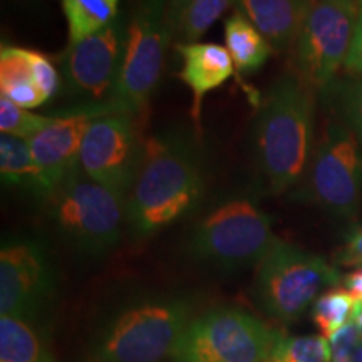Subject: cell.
Here are the masks:
<instances>
[{
  "label": "cell",
  "mask_w": 362,
  "mask_h": 362,
  "mask_svg": "<svg viewBox=\"0 0 362 362\" xmlns=\"http://www.w3.org/2000/svg\"><path fill=\"white\" fill-rule=\"evenodd\" d=\"M344 67H346V71L349 72L352 78H362V8L359 22H357L354 40H352V47Z\"/></svg>",
  "instance_id": "obj_29"
},
{
  "label": "cell",
  "mask_w": 362,
  "mask_h": 362,
  "mask_svg": "<svg viewBox=\"0 0 362 362\" xmlns=\"http://www.w3.org/2000/svg\"><path fill=\"white\" fill-rule=\"evenodd\" d=\"M121 0H62L69 44L101 33L119 17Z\"/></svg>",
  "instance_id": "obj_20"
},
{
  "label": "cell",
  "mask_w": 362,
  "mask_h": 362,
  "mask_svg": "<svg viewBox=\"0 0 362 362\" xmlns=\"http://www.w3.org/2000/svg\"><path fill=\"white\" fill-rule=\"evenodd\" d=\"M126 24V16H119L101 33L69 44L62 52L59 59L62 93L78 101L76 106H98L107 111L106 104L123 64Z\"/></svg>",
  "instance_id": "obj_10"
},
{
  "label": "cell",
  "mask_w": 362,
  "mask_h": 362,
  "mask_svg": "<svg viewBox=\"0 0 362 362\" xmlns=\"http://www.w3.org/2000/svg\"><path fill=\"white\" fill-rule=\"evenodd\" d=\"M344 284H346L347 291H349L357 300L362 302V269L347 275V277L344 279Z\"/></svg>",
  "instance_id": "obj_30"
},
{
  "label": "cell",
  "mask_w": 362,
  "mask_h": 362,
  "mask_svg": "<svg viewBox=\"0 0 362 362\" xmlns=\"http://www.w3.org/2000/svg\"><path fill=\"white\" fill-rule=\"evenodd\" d=\"M0 176L6 187L25 189L47 200V185L33 155L29 141L11 134L0 136Z\"/></svg>",
  "instance_id": "obj_18"
},
{
  "label": "cell",
  "mask_w": 362,
  "mask_h": 362,
  "mask_svg": "<svg viewBox=\"0 0 362 362\" xmlns=\"http://www.w3.org/2000/svg\"><path fill=\"white\" fill-rule=\"evenodd\" d=\"M352 322L356 324L357 330H359V332H361V336H362V302H361V304H359V307H357V310H356V315H354V320H352Z\"/></svg>",
  "instance_id": "obj_32"
},
{
  "label": "cell",
  "mask_w": 362,
  "mask_h": 362,
  "mask_svg": "<svg viewBox=\"0 0 362 362\" xmlns=\"http://www.w3.org/2000/svg\"><path fill=\"white\" fill-rule=\"evenodd\" d=\"M106 112L98 106H74L52 115V123L30 139V149L51 194L79 163L81 144L89 124Z\"/></svg>",
  "instance_id": "obj_14"
},
{
  "label": "cell",
  "mask_w": 362,
  "mask_h": 362,
  "mask_svg": "<svg viewBox=\"0 0 362 362\" xmlns=\"http://www.w3.org/2000/svg\"><path fill=\"white\" fill-rule=\"evenodd\" d=\"M309 194L341 218H354L362 202V148L346 123L324 129L309 168Z\"/></svg>",
  "instance_id": "obj_11"
},
{
  "label": "cell",
  "mask_w": 362,
  "mask_h": 362,
  "mask_svg": "<svg viewBox=\"0 0 362 362\" xmlns=\"http://www.w3.org/2000/svg\"><path fill=\"white\" fill-rule=\"evenodd\" d=\"M225 47L232 56L235 69L242 74L262 69L274 52L269 40L240 11L225 21Z\"/></svg>",
  "instance_id": "obj_19"
},
{
  "label": "cell",
  "mask_w": 362,
  "mask_h": 362,
  "mask_svg": "<svg viewBox=\"0 0 362 362\" xmlns=\"http://www.w3.org/2000/svg\"><path fill=\"white\" fill-rule=\"evenodd\" d=\"M19 2H22V0H19Z\"/></svg>",
  "instance_id": "obj_35"
},
{
  "label": "cell",
  "mask_w": 362,
  "mask_h": 362,
  "mask_svg": "<svg viewBox=\"0 0 362 362\" xmlns=\"http://www.w3.org/2000/svg\"><path fill=\"white\" fill-rule=\"evenodd\" d=\"M361 11L357 0L312 4L293 44V72L310 89H324L346 64Z\"/></svg>",
  "instance_id": "obj_8"
},
{
  "label": "cell",
  "mask_w": 362,
  "mask_h": 362,
  "mask_svg": "<svg viewBox=\"0 0 362 362\" xmlns=\"http://www.w3.org/2000/svg\"><path fill=\"white\" fill-rule=\"evenodd\" d=\"M189 2H192V0H170V17H171V24H173V29L176 22L180 19L181 12L187 8Z\"/></svg>",
  "instance_id": "obj_31"
},
{
  "label": "cell",
  "mask_w": 362,
  "mask_h": 362,
  "mask_svg": "<svg viewBox=\"0 0 362 362\" xmlns=\"http://www.w3.org/2000/svg\"><path fill=\"white\" fill-rule=\"evenodd\" d=\"M337 264L344 267H362V226H356L347 235L346 243L337 253Z\"/></svg>",
  "instance_id": "obj_28"
},
{
  "label": "cell",
  "mask_w": 362,
  "mask_h": 362,
  "mask_svg": "<svg viewBox=\"0 0 362 362\" xmlns=\"http://www.w3.org/2000/svg\"><path fill=\"white\" fill-rule=\"evenodd\" d=\"M52 291L47 257L29 240L8 242L0 252V314L29 319Z\"/></svg>",
  "instance_id": "obj_13"
},
{
  "label": "cell",
  "mask_w": 362,
  "mask_h": 362,
  "mask_svg": "<svg viewBox=\"0 0 362 362\" xmlns=\"http://www.w3.org/2000/svg\"><path fill=\"white\" fill-rule=\"evenodd\" d=\"M181 57L178 78L192 90V117L200 131L202 106L206 94L214 93L233 76L235 64L226 47L211 42H183L176 45Z\"/></svg>",
  "instance_id": "obj_16"
},
{
  "label": "cell",
  "mask_w": 362,
  "mask_h": 362,
  "mask_svg": "<svg viewBox=\"0 0 362 362\" xmlns=\"http://www.w3.org/2000/svg\"><path fill=\"white\" fill-rule=\"evenodd\" d=\"M282 336L240 309H214L192 320L173 362H269Z\"/></svg>",
  "instance_id": "obj_7"
},
{
  "label": "cell",
  "mask_w": 362,
  "mask_h": 362,
  "mask_svg": "<svg viewBox=\"0 0 362 362\" xmlns=\"http://www.w3.org/2000/svg\"><path fill=\"white\" fill-rule=\"evenodd\" d=\"M361 302L347 288H330L314 302L312 317L325 339L354 320Z\"/></svg>",
  "instance_id": "obj_22"
},
{
  "label": "cell",
  "mask_w": 362,
  "mask_h": 362,
  "mask_svg": "<svg viewBox=\"0 0 362 362\" xmlns=\"http://www.w3.org/2000/svg\"><path fill=\"white\" fill-rule=\"evenodd\" d=\"M54 121V116L35 115L29 110L19 107L17 104L0 96V129L2 134H11L16 138L30 141L34 136L44 131Z\"/></svg>",
  "instance_id": "obj_25"
},
{
  "label": "cell",
  "mask_w": 362,
  "mask_h": 362,
  "mask_svg": "<svg viewBox=\"0 0 362 362\" xmlns=\"http://www.w3.org/2000/svg\"><path fill=\"white\" fill-rule=\"evenodd\" d=\"M119 78L107 101L110 112L141 117L160 84L171 35L170 0H131Z\"/></svg>",
  "instance_id": "obj_3"
},
{
  "label": "cell",
  "mask_w": 362,
  "mask_h": 362,
  "mask_svg": "<svg viewBox=\"0 0 362 362\" xmlns=\"http://www.w3.org/2000/svg\"><path fill=\"white\" fill-rule=\"evenodd\" d=\"M136 119L124 112L98 116L86 131L79 151L84 173L124 203L138 176L144 148Z\"/></svg>",
  "instance_id": "obj_12"
},
{
  "label": "cell",
  "mask_w": 362,
  "mask_h": 362,
  "mask_svg": "<svg viewBox=\"0 0 362 362\" xmlns=\"http://www.w3.org/2000/svg\"><path fill=\"white\" fill-rule=\"evenodd\" d=\"M357 2H359V4H361V6H362V0H357Z\"/></svg>",
  "instance_id": "obj_34"
},
{
  "label": "cell",
  "mask_w": 362,
  "mask_h": 362,
  "mask_svg": "<svg viewBox=\"0 0 362 362\" xmlns=\"http://www.w3.org/2000/svg\"><path fill=\"white\" fill-rule=\"evenodd\" d=\"M341 280L322 257L279 240L257 265L255 292L267 314L288 322Z\"/></svg>",
  "instance_id": "obj_6"
},
{
  "label": "cell",
  "mask_w": 362,
  "mask_h": 362,
  "mask_svg": "<svg viewBox=\"0 0 362 362\" xmlns=\"http://www.w3.org/2000/svg\"><path fill=\"white\" fill-rule=\"evenodd\" d=\"M57 228L81 250L103 255L119 242L126 223V203L78 165L47 198Z\"/></svg>",
  "instance_id": "obj_5"
},
{
  "label": "cell",
  "mask_w": 362,
  "mask_h": 362,
  "mask_svg": "<svg viewBox=\"0 0 362 362\" xmlns=\"http://www.w3.org/2000/svg\"><path fill=\"white\" fill-rule=\"evenodd\" d=\"M279 238L272 232V216L250 197H233L211 208L194 226L189 248L197 259L237 270L259 262Z\"/></svg>",
  "instance_id": "obj_4"
},
{
  "label": "cell",
  "mask_w": 362,
  "mask_h": 362,
  "mask_svg": "<svg viewBox=\"0 0 362 362\" xmlns=\"http://www.w3.org/2000/svg\"><path fill=\"white\" fill-rule=\"evenodd\" d=\"M205 171L194 136L165 129L144 141L141 165L126 198V223L136 238H148L200 205Z\"/></svg>",
  "instance_id": "obj_1"
},
{
  "label": "cell",
  "mask_w": 362,
  "mask_h": 362,
  "mask_svg": "<svg viewBox=\"0 0 362 362\" xmlns=\"http://www.w3.org/2000/svg\"><path fill=\"white\" fill-rule=\"evenodd\" d=\"M339 110L346 123L356 134L362 148V78H354L339 84Z\"/></svg>",
  "instance_id": "obj_26"
},
{
  "label": "cell",
  "mask_w": 362,
  "mask_h": 362,
  "mask_svg": "<svg viewBox=\"0 0 362 362\" xmlns=\"http://www.w3.org/2000/svg\"><path fill=\"white\" fill-rule=\"evenodd\" d=\"M314 141V94L296 72H285L262 99L253 124V156L272 193L300 180Z\"/></svg>",
  "instance_id": "obj_2"
},
{
  "label": "cell",
  "mask_w": 362,
  "mask_h": 362,
  "mask_svg": "<svg viewBox=\"0 0 362 362\" xmlns=\"http://www.w3.org/2000/svg\"><path fill=\"white\" fill-rule=\"evenodd\" d=\"M332 351L325 337H282L269 362H330Z\"/></svg>",
  "instance_id": "obj_24"
},
{
  "label": "cell",
  "mask_w": 362,
  "mask_h": 362,
  "mask_svg": "<svg viewBox=\"0 0 362 362\" xmlns=\"http://www.w3.org/2000/svg\"><path fill=\"white\" fill-rule=\"evenodd\" d=\"M0 361L2 362H56L27 320L0 317Z\"/></svg>",
  "instance_id": "obj_21"
},
{
  "label": "cell",
  "mask_w": 362,
  "mask_h": 362,
  "mask_svg": "<svg viewBox=\"0 0 362 362\" xmlns=\"http://www.w3.org/2000/svg\"><path fill=\"white\" fill-rule=\"evenodd\" d=\"M356 362H362V347H359V351H357V357H356Z\"/></svg>",
  "instance_id": "obj_33"
},
{
  "label": "cell",
  "mask_w": 362,
  "mask_h": 362,
  "mask_svg": "<svg viewBox=\"0 0 362 362\" xmlns=\"http://www.w3.org/2000/svg\"><path fill=\"white\" fill-rule=\"evenodd\" d=\"M188 324L181 300L136 305L112 322L99 346V362H161L173 356Z\"/></svg>",
  "instance_id": "obj_9"
},
{
  "label": "cell",
  "mask_w": 362,
  "mask_h": 362,
  "mask_svg": "<svg viewBox=\"0 0 362 362\" xmlns=\"http://www.w3.org/2000/svg\"><path fill=\"white\" fill-rule=\"evenodd\" d=\"M361 337V332L357 330L354 322H349L342 329H339L334 336L327 339L330 351H332L330 362H356Z\"/></svg>",
  "instance_id": "obj_27"
},
{
  "label": "cell",
  "mask_w": 362,
  "mask_h": 362,
  "mask_svg": "<svg viewBox=\"0 0 362 362\" xmlns=\"http://www.w3.org/2000/svg\"><path fill=\"white\" fill-rule=\"evenodd\" d=\"M235 2L237 0H192L176 22L175 35H180L185 42H198Z\"/></svg>",
  "instance_id": "obj_23"
},
{
  "label": "cell",
  "mask_w": 362,
  "mask_h": 362,
  "mask_svg": "<svg viewBox=\"0 0 362 362\" xmlns=\"http://www.w3.org/2000/svg\"><path fill=\"white\" fill-rule=\"evenodd\" d=\"M237 6L275 52L293 47L310 8L309 0H237Z\"/></svg>",
  "instance_id": "obj_17"
},
{
  "label": "cell",
  "mask_w": 362,
  "mask_h": 362,
  "mask_svg": "<svg viewBox=\"0 0 362 362\" xmlns=\"http://www.w3.org/2000/svg\"><path fill=\"white\" fill-rule=\"evenodd\" d=\"M0 89L4 98L30 111L51 101L62 89L61 72L42 52L2 44Z\"/></svg>",
  "instance_id": "obj_15"
}]
</instances>
